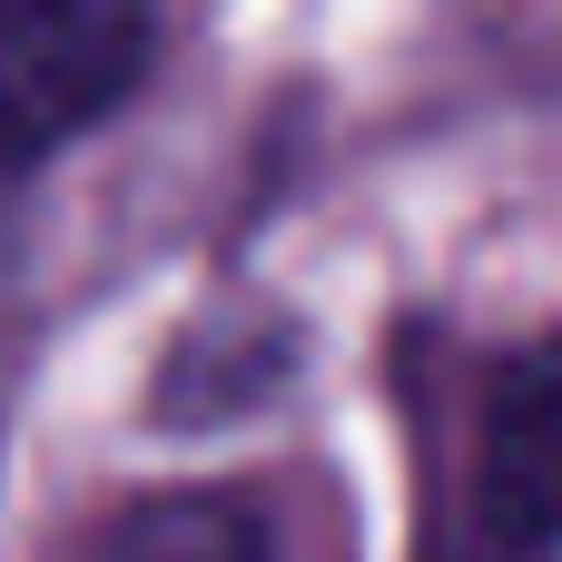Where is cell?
Returning <instances> with one entry per match:
<instances>
[{
    "instance_id": "cell-1",
    "label": "cell",
    "mask_w": 562,
    "mask_h": 562,
    "mask_svg": "<svg viewBox=\"0 0 562 562\" xmlns=\"http://www.w3.org/2000/svg\"><path fill=\"white\" fill-rule=\"evenodd\" d=\"M158 30L109 0H0V178H30L59 138L109 119Z\"/></svg>"
},
{
    "instance_id": "cell-2",
    "label": "cell",
    "mask_w": 562,
    "mask_h": 562,
    "mask_svg": "<svg viewBox=\"0 0 562 562\" xmlns=\"http://www.w3.org/2000/svg\"><path fill=\"white\" fill-rule=\"evenodd\" d=\"M464 543H474V562H553L562 553V326L504 346L484 366V385H474Z\"/></svg>"
},
{
    "instance_id": "cell-3",
    "label": "cell",
    "mask_w": 562,
    "mask_h": 562,
    "mask_svg": "<svg viewBox=\"0 0 562 562\" xmlns=\"http://www.w3.org/2000/svg\"><path fill=\"white\" fill-rule=\"evenodd\" d=\"M89 562H277V524L247 494H148L89 533Z\"/></svg>"
}]
</instances>
